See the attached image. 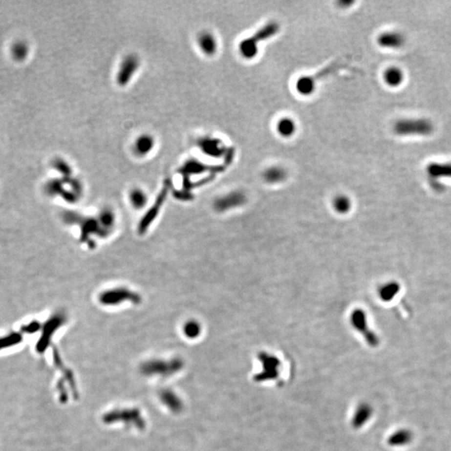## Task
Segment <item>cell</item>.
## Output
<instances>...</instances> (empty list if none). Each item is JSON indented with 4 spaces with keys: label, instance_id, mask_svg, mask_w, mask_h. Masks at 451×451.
<instances>
[{
    "label": "cell",
    "instance_id": "cell-1",
    "mask_svg": "<svg viewBox=\"0 0 451 451\" xmlns=\"http://www.w3.org/2000/svg\"><path fill=\"white\" fill-rule=\"evenodd\" d=\"M281 27L277 21H270L261 26L252 36L245 38L238 43V52L246 61H253L258 55L261 43L279 35Z\"/></svg>",
    "mask_w": 451,
    "mask_h": 451
},
{
    "label": "cell",
    "instance_id": "cell-2",
    "mask_svg": "<svg viewBox=\"0 0 451 451\" xmlns=\"http://www.w3.org/2000/svg\"><path fill=\"white\" fill-rule=\"evenodd\" d=\"M64 220L69 224H76L81 227V240L90 243L91 236L107 237L106 232L102 229L97 218L81 215L79 213L68 212L64 214Z\"/></svg>",
    "mask_w": 451,
    "mask_h": 451
},
{
    "label": "cell",
    "instance_id": "cell-3",
    "mask_svg": "<svg viewBox=\"0 0 451 451\" xmlns=\"http://www.w3.org/2000/svg\"><path fill=\"white\" fill-rule=\"evenodd\" d=\"M99 302L103 306H117L124 302L139 304L141 298L138 293L127 287H118L103 291L99 296Z\"/></svg>",
    "mask_w": 451,
    "mask_h": 451
},
{
    "label": "cell",
    "instance_id": "cell-4",
    "mask_svg": "<svg viewBox=\"0 0 451 451\" xmlns=\"http://www.w3.org/2000/svg\"><path fill=\"white\" fill-rule=\"evenodd\" d=\"M434 125L427 119H403L394 125V131L397 135H428L433 132Z\"/></svg>",
    "mask_w": 451,
    "mask_h": 451
},
{
    "label": "cell",
    "instance_id": "cell-5",
    "mask_svg": "<svg viewBox=\"0 0 451 451\" xmlns=\"http://www.w3.org/2000/svg\"><path fill=\"white\" fill-rule=\"evenodd\" d=\"M141 65L138 56L134 54L128 55L121 61L116 75V81L120 86H126L131 81Z\"/></svg>",
    "mask_w": 451,
    "mask_h": 451
},
{
    "label": "cell",
    "instance_id": "cell-6",
    "mask_svg": "<svg viewBox=\"0 0 451 451\" xmlns=\"http://www.w3.org/2000/svg\"><path fill=\"white\" fill-rule=\"evenodd\" d=\"M168 188H169V186L167 184L165 185L163 189L159 194L158 197L155 200V203L152 205V207L150 208L146 215L143 216V218L141 219L138 226V232L140 234L146 233L148 230L150 225L152 224L153 221L158 215L161 211V206L164 203L166 197H167Z\"/></svg>",
    "mask_w": 451,
    "mask_h": 451
},
{
    "label": "cell",
    "instance_id": "cell-7",
    "mask_svg": "<svg viewBox=\"0 0 451 451\" xmlns=\"http://www.w3.org/2000/svg\"><path fill=\"white\" fill-rule=\"evenodd\" d=\"M247 201V196L241 191H234L227 195L220 196L214 202V208L217 212L223 213L240 207Z\"/></svg>",
    "mask_w": 451,
    "mask_h": 451
},
{
    "label": "cell",
    "instance_id": "cell-8",
    "mask_svg": "<svg viewBox=\"0 0 451 451\" xmlns=\"http://www.w3.org/2000/svg\"><path fill=\"white\" fill-rule=\"evenodd\" d=\"M197 147L204 155L213 158H220L226 152V147L222 141L211 136L199 139Z\"/></svg>",
    "mask_w": 451,
    "mask_h": 451
},
{
    "label": "cell",
    "instance_id": "cell-9",
    "mask_svg": "<svg viewBox=\"0 0 451 451\" xmlns=\"http://www.w3.org/2000/svg\"><path fill=\"white\" fill-rule=\"evenodd\" d=\"M351 322L355 329L359 331L364 336H365L367 341L370 344H376V337L368 329L367 319H366V315L364 311L361 309L354 310L351 314Z\"/></svg>",
    "mask_w": 451,
    "mask_h": 451
},
{
    "label": "cell",
    "instance_id": "cell-10",
    "mask_svg": "<svg viewBox=\"0 0 451 451\" xmlns=\"http://www.w3.org/2000/svg\"><path fill=\"white\" fill-rule=\"evenodd\" d=\"M197 45L201 53L208 57H213L218 51V41L210 31L201 32L197 37Z\"/></svg>",
    "mask_w": 451,
    "mask_h": 451
},
{
    "label": "cell",
    "instance_id": "cell-11",
    "mask_svg": "<svg viewBox=\"0 0 451 451\" xmlns=\"http://www.w3.org/2000/svg\"><path fill=\"white\" fill-rule=\"evenodd\" d=\"M155 139L149 134H143L135 139L133 145V151L139 157L149 155L155 147Z\"/></svg>",
    "mask_w": 451,
    "mask_h": 451
},
{
    "label": "cell",
    "instance_id": "cell-12",
    "mask_svg": "<svg viewBox=\"0 0 451 451\" xmlns=\"http://www.w3.org/2000/svg\"><path fill=\"white\" fill-rule=\"evenodd\" d=\"M276 131L282 138H292L298 131V124L290 116H283L277 121Z\"/></svg>",
    "mask_w": 451,
    "mask_h": 451
},
{
    "label": "cell",
    "instance_id": "cell-13",
    "mask_svg": "<svg viewBox=\"0 0 451 451\" xmlns=\"http://www.w3.org/2000/svg\"><path fill=\"white\" fill-rule=\"evenodd\" d=\"M405 43V37L401 33L388 31L382 33L378 37V43L380 46L388 49H396Z\"/></svg>",
    "mask_w": 451,
    "mask_h": 451
},
{
    "label": "cell",
    "instance_id": "cell-14",
    "mask_svg": "<svg viewBox=\"0 0 451 451\" xmlns=\"http://www.w3.org/2000/svg\"><path fill=\"white\" fill-rule=\"evenodd\" d=\"M316 80L310 75H302L297 79L295 89L299 95L308 97L316 91Z\"/></svg>",
    "mask_w": 451,
    "mask_h": 451
},
{
    "label": "cell",
    "instance_id": "cell-15",
    "mask_svg": "<svg viewBox=\"0 0 451 451\" xmlns=\"http://www.w3.org/2000/svg\"><path fill=\"white\" fill-rule=\"evenodd\" d=\"M287 176V171L282 167L273 166L265 170L262 174V178L268 184H279L286 180Z\"/></svg>",
    "mask_w": 451,
    "mask_h": 451
},
{
    "label": "cell",
    "instance_id": "cell-16",
    "mask_svg": "<svg viewBox=\"0 0 451 451\" xmlns=\"http://www.w3.org/2000/svg\"><path fill=\"white\" fill-rule=\"evenodd\" d=\"M97 220L102 229L109 236V233H111V230L115 227V215L114 212L109 208H105L99 213Z\"/></svg>",
    "mask_w": 451,
    "mask_h": 451
},
{
    "label": "cell",
    "instance_id": "cell-17",
    "mask_svg": "<svg viewBox=\"0 0 451 451\" xmlns=\"http://www.w3.org/2000/svg\"><path fill=\"white\" fill-rule=\"evenodd\" d=\"M430 178L451 177V163H431L427 167Z\"/></svg>",
    "mask_w": 451,
    "mask_h": 451
},
{
    "label": "cell",
    "instance_id": "cell-18",
    "mask_svg": "<svg viewBox=\"0 0 451 451\" xmlns=\"http://www.w3.org/2000/svg\"><path fill=\"white\" fill-rule=\"evenodd\" d=\"M129 201L135 210H141L146 207L148 201L147 193L140 188H135L129 193Z\"/></svg>",
    "mask_w": 451,
    "mask_h": 451
},
{
    "label": "cell",
    "instance_id": "cell-19",
    "mask_svg": "<svg viewBox=\"0 0 451 451\" xmlns=\"http://www.w3.org/2000/svg\"><path fill=\"white\" fill-rule=\"evenodd\" d=\"M384 79L386 84H388L389 86L396 87L402 83L404 75H403V72L399 68L390 67L385 70Z\"/></svg>",
    "mask_w": 451,
    "mask_h": 451
},
{
    "label": "cell",
    "instance_id": "cell-20",
    "mask_svg": "<svg viewBox=\"0 0 451 451\" xmlns=\"http://www.w3.org/2000/svg\"><path fill=\"white\" fill-rule=\"evenodd\" d=\"M333 207L337 213H341V214L348 213V211L350 210V200L346 195H338L333 200Z\"/></svg>",
    "mask_w": 451,
    "mask_h": 451
},
{
    "label": "cell",
    "instance_id": "cell-21",
    "mask_svg": "<svg viewBox=\"0 0 451 451\" xmlns=\"http://www.w3.org/2000/svg\"><path fill=\"white\" fill-rule=\"evenodd\" d=\"M185 334L189 338H195L201 332V325L195 320H190L184 325Z\"/></svg>",
    "mask_w": 451,
    "mask_h": 451
},
{
    "label": "cell",
    "instance_id": "cell-22",
    "mask_svg": "<svg viewBox=\"0 0 451 451\" xmlns=\"http://www.w3.org/2000/svg\"><path fill=\"white\" fill-rule=\"evenodd\" d=\"M55 169L57 170L59 172H61L62 175H64V177H69L71 176L72 169L71 167L69 166L66 161L58 159L55 162Z\"/></svg>",
    "mask_w": 451,
    "mask_h": 451
},
{
    "label": "cell",
    "instance_id": "cell-23",
    "mask_svg": "<svg viewBox=\"0 0 451 451\" xmlns=\"http://www.w3.org/2000/svg\"><path fill=\"white\" fill-rule=\"evenodd\" d=\"M396 291L397 286L394 283L386 285L380 289V297L382 298L383 300L387 301L394 296V293H396Z\"/></svg>",
    "mask_w": 451,
    "mask_h": 451
}]
</instances>
